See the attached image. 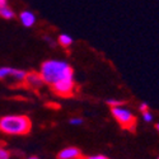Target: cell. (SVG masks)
<instances>
[{
	"mask_svg": "<svg viewBox=\"0 0 159 159\" xmlns=\"http://www.w3.org/2000/svg\"><path fill=\"white\" fill-rule=\"evenodd\" d=\"M73 68L69 66L66 62L56 61V60H48L45 61L41 65V78L46 84H54L60 79L64 78H70L73 76Z\"/></svg>",
	"mask_w": 159,
	"mask_h": 159,
	"instance_id": "1",
	"label": "cell"
},
{
	"mask_svg": "<svg viewBox=\"0 0 159 159\" xmlns=\"http://www.w3.org/2000/svg\"><path fill=\"white\" fill-rule=\"evenodd\" d=\"M32 129V122L28 116L14 115L0 117V132L8 135H27Z\"/></svg>",
	"mask_w": 159,
	"mask_h": 159,
	"instance_id": "2",
	"label": "cell"
},
{
	"mask_svg": "<svg viewBox=\"0 0 159 159\" xmlns=\"http://www.w3.org/2000/svg\"><path fill=\"white\" fill-rule=\"evenodd\" d=\"M27 73L13 68H0V80L10 88H23Z\"/></svg>",
	"mask_w": 159,
	"mask_h": 159,
	"instance_id": "3",
	"label": "cell"
},
{
	"mask_svg": "<svg viewBox=\"0 0 159 159\" xmlns=\"http://www.w3.org/2000/svg\"><path fill=\"white\" fill-rule=\"evenodd\" d=\"M111 112H112V116L115 117V120L120 124L122 129L129 131H135L136 117L130 110L125 108L124 106H117V107H112Z\"/></svg>",
	"mask_w": 159,
	"mask_h": 159,
	"instance_id": "4",
	"label": "cell"
},
{
	"mask_svg": "<svg viewBox=\"0 0 159 159\" xmlns=\"http://www.w3.org/2000/svg\"><path fill=\"white\" fill-rule=\"evenodd\" d=\"M50 87H51V90L54 92L56 96H60L64 98L73 97L76 93V84L74 82L73 76L60 79V80H57L54 84H51Z\"/></svg>",
	"mask_w": 159,
	"mask_h": 159,
	"instance_id": "5",
	"label": "cell"
},
{
	"mask_svg": "<svg viewBox=\"0 0 159 159\" xmlns=\"http://www.w3.org/2000/svg\"><path fill=\"white\" fill-rule=\"evenodd\" d=\"M43 84H45V82L41 78V74L36 73V71H31V73H27V75H25L23 88L37 92L43 87Z\"/></svg>",
	"mask_w": 159,
	"mask_h": 159,
	"instance_id": "6",
	"label": "cell"
},
{
	"mask_svg": "<svg viewBox=\"0 0 159 159\" xmlns=\"http://www.w3.org/2000/svg\"><path fill=\"white\" fill-rule=\"evenodd\" d=\"M83 157L80 149H78L75 147L65 148L61 152L57 153V159H80Z\"/></svg>",
	"mask_w": 159,
	"mask_h": 159,
	"instance_id": "7",
	"label": "cell"
},
{
	"mask_svg": "<svg viewBox=\"0 0 159 159\" xmlns=\"http://www.w3.org/2000/svg\"><path fill=\"white\" fill-rule=\"evenodd\" d=\"M19 19L22 22V24L24 25V27H32V25L34 24L36 22V17L32 11H22L19 14Z\"/></svg>",
	"mask_w": 159,
	"mask_h": 159,
	"instance_id": "8",
	"label": "cell"
},
{
	"mask_svg": "<svg viewBox=\"0 0 159 159\" xmlns=\"http://www.w3.org/2000/svg\"><path fill=\"white\" fill-rule=\"evenodd\" d=\"M0 17L4 18V19H13L16 17V14H14V11H13V9H10L5 4L3 7H0Z\"/></svg>",
	"mask_w": 159,
	"mask_h": 159,
	"instance_id": "9",
	"label": "cell"
},
{
	"mask_svg": "<svg viewBox=\"0 0 159 159\" xmlns=\"http://www.w3.org/2000/svg\"><path fill=\"white\" fill-rule=\"evenodd\" d=\"M57 41H59L60 46H62V47L66 48V47H69V46L73 43V38L69 37L68 34H60L59 38H57Z\"/></svg>",
	"mask_w": 159,
	"mask_h": 159,
	"instance_id": "10",
	"label": "cell"
},
{
	"mask_svg": "<svg viewBox=\"0 0 159 159\" xmlns=\"http://www.w3.org/2000/svg\"><path fill=\"white\" fill-rule=\"evenodd\" d=\"M141 113H143V118H144L145 122H152L153 121V115H152V112L149 110L148 111H144Z\"/></svg>",
	"mask_w": 159,
	"mask_h": 159,
	"instance_id": "11",
	"label": "cell"
},
{
	"mask_svg": "<svg viewBox=\"0 0 159 159\" xmlns=\"http://www.w3.org/2000/svg\"><path fill=\"white\" fill-rule=\"evenodd\" d=\"M9 158H10V153L0 145V159H9Z\"/></svg>",
	"mask_w": 159,
	"mask_h": 159,
	"instance_id": "12",
	"label": "cell"
},
{
	"mask_svg": "<svg viewBox=\"0 0 159 159\" xmlns=\"http://www.w3.org/2000/svg\"><path fill=\"white\" fill-rule=\"evenodd\" d=\"M80 159H110L106 155H101V154H97V155H87V157H82Z\"/></svg>",
	"mask_w": 159,
	"mask_h": 159,
	"instance_id": "13",
	"label": "cell"
},
{
	"mask_svg": "<svg viewBox=\"0 0 159 159\" xmlns=\"http://www.w3.org/2000/svg\"><path fill=\"white\" fill-rule=\"evenodd\" d=\"M107 104L111 106V107H117V106H122L124 102H121V101H116V99H108V101H107Z\"/></svg>",
	"mask_w": 159,
	"mask_h": 159,
	"instance_id": "14",
	"label": "cell"
},
{
	"mask_svg": "<svg viewBox=\"0 0 159 159\" xmlns=\"http://www.w3.org/2000/svg\"><path fill=\"white\" fill-rule=\"evenodd\" d=\"M70 122H71L73 125H79V124H82V122H83V120H82V118H73Z\"/></svg>",
	"mask_w": 159,
	"mask_h": 159,
	"instance_id": "15",
	"label": "cell"
},
{
	"mask_svg": "<svg viewBox=\"0 0 159 159\" xmlns=\"http://www.w3.org/2000/svg\"><path fill=\"white\" fill-rule=\"evenodd\" d=\"M148 110H149V106H148L147 103H141V106H140V111L144 112V111H148Z\"/></svg>",
	"mask_w": 159,
	"mask_h": 159,
	"instance_id": "16",
	"label": "cell"
},
{
	"mask_svg": "<svg viewBox=\"0 0 159 159\" xmlns=\"http://www.w3.org/2000/svg\"><path fill=\"white\" fill-rule=\"evenodd\" d=\"M7 4V0H0V7H3Z\"/></svg>",
	"mask_w": 159,
	"mask_h": 159,
	"instance_id": "17",
	"label": "cell"
},
{
	"mask_svg": "<svg viewBox=\"0 0 159 159\" xmlns=\"http://www.w3.org/2000/svg\"><path fill=\"white\" fill-rule=\"evenodd\" d=\"M155 129H157V130H158V131H159V122H158V124H157V125H155Z\"/></svg>",
	"mask_w": 159,
	"mask_h": 159,
	"instance_id": "18",
	"label": "cell"
},
{
	"mask_svg": "<svg viewBox=\"0 0 159 159\" xmlns=\"http://www.w3.org/2000/svg\"><path fill=\"white\" fill-rule=\"evenodd\" d=\"M28 159H38L37 157H31V158H28Z\"/></svg>",
	"mask_w": 159,
	"mask_h": 159,
	"instance_id": "19",
	"label": "cell"
},
{
	"mask_svg": "<svg viewBox=\"0 0 159 159\" xmlns=\"http://www.w3.org/2000/svg\"><path fill=\"white\" fill-rule=\"evenodd\" d=\"M158 159H159V157H158Z\"/></svg>",
	"mask_w": 159,
	"mask_h": 159,
	"instance_id": "20",
	"label": "cell"
}]
</instances>
